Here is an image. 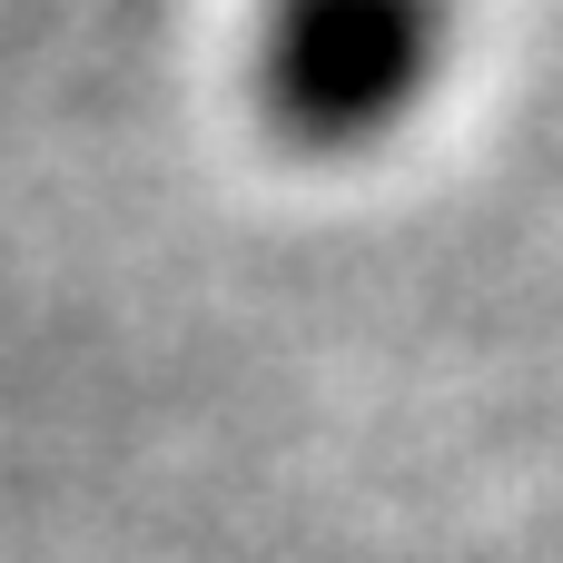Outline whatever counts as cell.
<instances>
[{
  "mask_svg": "<svg viewBox=\"0 0 563 563\" xmlns=\"http://www.w3.org/2000/svg\"><path fill=\"white\" fill-rule=\"evenodd\" d=\"M435 40H445V0H267L257 89L277 129L346 148L435 79Z\"/></svg>",
  "mask_w": 563,
  "mask_h": 563,
  "instance_id": "cell-1",
  "label": "cell"
}]
</instances>
